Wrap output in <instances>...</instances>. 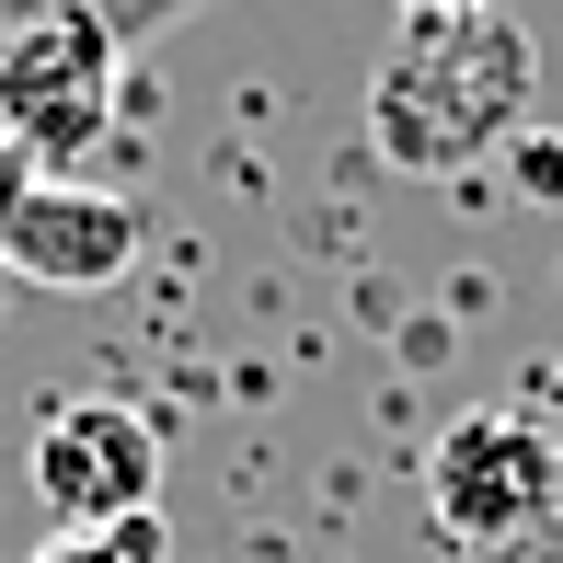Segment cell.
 <instances>
[{
    "label": "cell",
    "mask_w": 563,
    "mask_h": 563,
    "mask_svg": "<svg viewBox=\"0 0 563 563\" xmlns=\"http://www.w3.org/2000/svg\"><path fill=\"white\" fill-rule=\"evenodd\" d=\"M529 92H541V46L506 12L415 23L368 81V150L391 173H472L529 126Z\"/></svg>",
    "instance_id": "6da1fadb"
},
{
    "label": "cell",
    "mask_w": 563,
    "mask_h": 563,
    "mask_svg": "<svg viewBox=\"0 0 563 563\" xmlns=\"http://www.w3.org/2000/svg\"><path fill=\"white\" fill-rule=\"evenodd\" d=\"M173 12L196 0H0V150L23 162L92 150L139 35H162Z\"/></svg>",
    "instance_id": "7a4b0ae2"
},
{
    "label": "cell",
    "mask_w": 563,
    "mask_h": 563,
    "mask_svg": "<svg viewBox=\"0 0 563 563\" xmlns=\"http://www.w3.org/2000/svg\"><path fill=\"white\" fill-rule=\"evenodd\" d=\"M426 518H438L460 552H495V563L563 552V438L541 415H518V402L460 415L449 438L426 449Z\"/></svg>",
    "instance_id": "3957f363"
},
{
    "label": "cell",
    "mask_w": 563,
    "mask_h": 563,
    "mask_svg": "<svg viewBox=\"0 0 563 563\" xmlns=\"http://www.w3.org/2000/svg\"><path fill=\"white\" fill-rule=\"evenodd\" d=\"M35 495L58 529H115L162 506V426L115 391H69L35 426Z\"/></svg>",
    "instance_id": "277c9868"
},
{
    "label": "cell",
    "mask_w": 563,
    "mask_h": 563,
    "mask_svg": "<svg viewBox=\"0 0 563 563\" xmlns=\"http://www.w3.org/2000/svg\"><path fill=\"white\" fill-rule=\"evenodd\" d=\"M139 208L104 185H81V173H35V185L12 196V219H0V265L23 276V288H115L126 265H139Z\"/></svg>",
    "instance_id": "5b68a950"
},
{
    "label": "cell",
    "mask_w": 563,
    "mask_h": 563,
    "mask_svg": "<svg viewBox=\"0 0 563 563\" xmlns=\"http://www.w3.org/2000/svg\"><path fill=\"white\" fill-rule=\"evenodd\" d=\"M35 563H173V529L150 506V518H115V529H58Z\"/></svg>",
    "instance_id": "8992f818"
},
{
    "label": "cell",
    "mask_w": 563,
    "mask_h": 563,
    "mask_svg": "<svg viewBox=\"0 0 563 563\" xmlns=\"http://www.w3.org/2000/svg\"><path fill=\"white\" fill-rule=\"evenodd\" d=\"M518 173H529V185H563V150L552 139H518Z\"/></svg>",
    "instance_id": "52a82bcc"
},
{
    "label": "cell",
    "mask_w": 563,
    "mask_h": 563,
    "mask_svg": "<svg viewBox=\"0 0 563 563\" xmlns=\"http://www.w3.org/2000/svg\"><path fill=\"white\" fill-rule=\"evenodd\" d=\"M402 23H449V12H495V0H391Z\"/></svg>",
    "instance_id": "ba28073f"
},
{
    "label": "cell",
    "mask_w": 563,
    "mask_h": 563,
    "mask_svg": "<svg viewBox=\"0 0 563 563\" xmlns=\"http://www.w3.org/2000/svg\"><path fill=\"white\" fill-rule=\"evenodd\" d=\"M35 185V173H23V150H0V219H12V196Z\"/></svg>",
    "instance_id": "9c48e42d"
}]
</instances>
